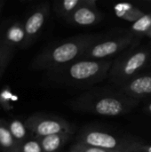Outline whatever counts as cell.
I'll use <instances>...</instances> for the list:
<instances>
[{"mask_svg":"<svg viewBox=\"0 0 151 152\" xmlns=\"http://www.w3.org/2000/svg\"><path fill=\"white\" fill-rule=\"evenodd\" d=\"M111 60L80 59L68 65L46 71L48 80L66 87L86 88L109 77Z\"/></svg>","mask_w":151,"mask_h":152,"instance_id":"1","label":"cell"},{"mask_svg":"<svg viewBox=\"0 0 151 152\" xmlns=\"http://www.w3.org/2000/svg\"><path fill=\"white\" fill-rule=\"evenodd\" d=\"M140 102L118 89H99L86 92L71 100V109L77 112L104 117H118L131 112Z\"/></svg>","mask_w":151,"mask_h":152,"instance_id":"2","label":"cell"},{"mask_svg":"<svg viewBox=\"0 0 151 152\" xmlns=\"http://www.w3.org/2000/svg\"><path fill=\"white\" fill-rule=\"evenodd\" d=\"M103 37L102 34H80L69 37L39 53L31 62V68L49 71L80 60L87 48Z\"/></svg>","mask_w":151,"mask_h":152,"instance_id":"3","label":"cell"},{"mask_svg":"<svg viewBox=\"0 0 151 152\" xmlns=\"http://www.w3.org/2000/svg\"><path fill=\"white\" fill-rule=\"evenodd\" d=\"M150 60L151 48L134 46L113 61L109 78L120 87L142 74V70L150 65Z\"/></svg>","mask_w":151,"mask_h":152,"instance_id":"4","label":"cell"},{"mask_svg":"<svg viewBox=\"0 0 151 152\" xmlns=\"http://www.w3.org/2000/svg\"><path fill=\"white\" fill-rule=\"evenodd\" d=\"M77 142L114 152H133L141 141L130 136L117 135L96 127L84 128L77 137Z\"/></svg>","mask_w":151,"mask_h":152,"instance_id":"5","label":"cell"},{"mask_svg":"<svg viewBox=\"0 0 151 152\" xmlns=\"http://www.w3.org/2000/svg\"><path fill=\"white\" fill-rule=\"evenodd\" d=\"M137 36L129 33L119 37H103L91 45L85 52L82 59L109 60L122 52L135 46L138 42Z\"/></svg>","mask_w":151,"mask_h":152,"instance_id":"6","label":"cell"},{"mask_svg":"<svg viewBox=\"0 0 151 152\" xmlns=\"http://www.w3.org/2000/svg\"><path fill=\"white\" fill-rule=\"evenodd\" d=\"M25 123L28 132L37 139L61 133L72 134L75 133V127L70 123L56 115L33 114L26 119Z\"/></svg>","mask_w":151,"mask_h":152,"instance_id":"7","label":"cell"},{"mask_svg":"<svg viewBox=\"0 0 151 152\" xmlns=\"http://www.w3.org/2000/svg\"><path fill=\"white\" fill-rule=\"evenodd\" d=\"M50 8L51 7L49 3L40 4L32 11L30 15L23 23L26 34L24 47L31 45L39 36L50 15Z\"/></svg>","mask_w":151,"mask_h":152,"instance_id":"8","label":"cell"},{"mask_svg":"<svg viewBox=\"0 0 151 152\" xmlns=\"http://www.w3.org/2000/svg\"><path fill=\"white\" fill-rule=\"evenodd\" d=\"M102 19L103 14L97 7V0H87L65 20L71 25L89 27L100 23Z\"/></svg>","mask_w":151,"mask_h":152,"instance_id":"9","label":"cell"},{"mask_svg":"<svg viewBox=\"0 0 151 152\" xmlns=\"http://www.w3.org/2000/svg\"><path fill=\"white\" fill-rule=\"evenodd\" d=\"M118 90L138 102L151 97V71L142 72L130 82L118 87Z\"/></svg>","mask_w":151,"mask_h":152,"instance_id":"10","label":"cell"},{"mask_svg":"<svg viewBox=\"0 0 151 152\" xmlns=\"http://www.w3.org/2000/svg\"><path fill=\"white\" fill-rule=\"evenodd\" d=\"M0 40L13 48H16L18 46L24 48V44L26 40L24 24L19 21L14 22L5 30L4 36Z\"/></svg>","mask_w":151,"mask_h":152,"instance_id":"11","label":"cell"},{"mask_svg":"<svg viewBox=\"0 0 151 152\" xmlns=\"http://www.w3.org/2000/svg\"><path fill=\"white\" fill-rule=\"evenodd\" d=\"M72 135V134L61 133L38 138V140L44 152H60Z\"/></svg>","mask_w":151,"mask_h":152,"instance_id":"12","label":"cell"},{"mask_svg":"<svg viewBox=\"0 0 151 152\" xmlns=\"http://www.w3.org/2000/svg\"><path fill=\"white\" fill-rule=\"evenodd\" d=\"M113 10L116 16L132 23L135 22L145 14V12L142 11L138 6L131 3L116 4L113 6Z\"/></svg>","mask_w":151,"mask_h":152,"instance_id":"13","label":"cell"},{"mask_svg":"<svg viewBox=\"0 0 151 152\" xmlns=\"http://www.w3.org/2000/svg\"><path fill=\"white\" fill-rule=\"evenodd\" d=\"M19 147L12 135L8 122L0 119V150L2 152H18Z\"/></svg>","mask_w":151,"mask_h":152,"instance_id":"14","label":"cell"},{"mask_svg":"<svg viewBox=\"0 0 151 152\" xmlns=\"http://www.w3.org/2000/svg\"><path fill=\"white\" fill-rule=\"evenodd\" d=\"M87 0H62L54 3L56 14L64 20L70 16L78 7L85 4Z\"/></svg>","mask_w":151,"mask_h":152,"instance_id":"15","label":"cell"},{"mask_svg":"<svg viewBox=\"0 0 151 152\" xmlns=\"http://www.w3.org/2000/svg\"><path fill=\"white\" fill-rule=\"evenodd\" d=\"M8 126L13 139L19 146L28 140V130L25 122L20 119H12L8 122Z\"/></svg>","mask_w":151,"mask_h":152,"instance_id":"16","label":"cell"},{"mask_svg":"<svg viewBox=\"0 0 151 152\" xmlns=\"http://www.w3.org/2000/svg\"><path fill=\"white\" fill-rule=\"evenodd\" d=\"M130 31L132 34L135 36H147L151 32V12H145V14L141 17L138 20L132 23L130 28Z\"/></svg>","mask_w":151,"mask_h":152,"instance_id":"17","label":"cell"},{"mask_svg":"<svg viewBox=\"0 0 151 152\" xmlns=\"http://www.w3.org/2000/svg\"><path fill=\"white\" fill-rule=\"evenodd\" d=\"M14 49L15 48L7 45L0 40V78L6 69L8 64L12 61Z\"/></svg>","mask_w":151,"mask_h":152,"instance_id":"18","label":"cell"},{"mask_svg":"<svg viewBox=\"0 0 151 152\" xmlns=\"http://www.w3.org/2000/svg\"><path fill=\"white\" fill-rule=\"evenodd\" d=\"M18 152H44L40 142L38 139H30L22 143L20 147Z\"/></svg>","mask_w":151,"mask_h":152,"instance_id":"19","label":"cell"},{"mask_svg":"<svg viewBox=\"0 0 151 152\" xmlns=\"http://www.w3.org/2000/svg\"><path fill=\"white\" fill-rule=\"evenodd\" d=\"M69 152H114L110 151H107L104 149H101V148H97V147H93V146H89V145H85V144H82L79 142L75 143Z\"/></svg>","mask_w":151,"mask_h":152,"instance_id":"20","label":"cell"},{"mask_svg":"<svg viewBox=\"0 0 151 152\" xmlns=\"http://www.w3.org/2000/svg\"><path fill=\"white\" fill-rule=\"evenodd\" d=\"M12 100V94L8 89H4L0 92V106L5 110H11L12 105L11 102Z\"/></svg>","mask_w":151,"mask_h":152,"instance_id":"21","label":"cell"},{"mask_svg":"<svg viewBox=\"0 0 151 152\" xmlns=\"http://www.w3.org/2000/svg\"><path fill=\"white\" fill-rule=\"evenodd\" d=\"M133 152H151V144H147L142 141H140L134 147Z\"/></svg>","mask_w":151,"mask_h":152,"instance_id":"22","label":"cell"},{"mask_svg":"<svg viewBox=\"0 0 151 152\" xmlns=\"http://www.w3.org/2000/svg\"><path fill=\"white\" fill-rule=\"evenodd\" d=\"M144 111H145L146 114L151 116V101L150 102H149V103L144 107Z\"/></svg>","mask_w":151,"mask_h":152,"instance_id":"23","label":"cell"},{"mask_svg":"<svg viewBox=\"0 0 151 152\" xmlns=\"http://www.w3.org/2000/svg\"><path fill=\"white\" fill-rule=\"evenodd\" d=\"M142 4H147L148 6H150V7H151V0H147V1H143V2H142Z\"/></svg>","mask_w":151,"mask_h":152,"instance_id":"24","label":"cell"},{"mask_svg":"<svg viewBox=\"0 0 151 152\" xmlns=\"http://www.w3.org/2000/svg\"><path fill=\"white\" fill-rule=\"evenodd\" d=\"M147 36H148L149 37H150V38H151V32H150V33H149V34H148Z\"/></svg>","mask_w":151,"mask_h":152,"instance_id":"25","label":"cell"},{"mask_svg":"<svg viewBox=\"0 0 151 152\" xmlns=\"http://www.w3.org/2000/svg\"><path fill=\"white\" fill-rule=\"evenodd\" d=\"M1 4H2V2H0V8H1Z\"/></svg>","mask_w":151,"mask_h":152,"instance_id":"26","label":"cell"},{"mask_svg":"<svg viewBox=\"0 0 151 152\" xmlns=\"http://www.w3.org/2000/svg\"><path fill=\"white\" fill-rule=\"evenodd\" d=\"M150 65H151V60H150Z\"/></svg>","mask_w":151,"mask_h":152,"instance_id":"27","label":"cell"}]
</instances>
